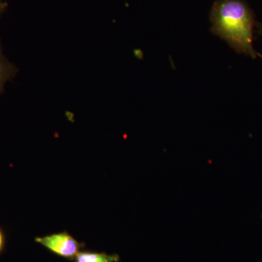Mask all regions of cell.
<instances>
[{
  "instance_id": "6da1fadb",
  "label": "cell",
  "mask_w": 262,
  "mask_h": 262,
  "mask_svg": "<svg viewBox=\"0 0 262 262\" xmlns=\"http://www.w3.org/2000/svg\"><path fill=\"white\" fill-rule=\"evenodd\" d=\"M211 32L239 54L261 56L253 48L256 16L245 0H216L210 13Z\"/></svg>"
},
{
  "instance_id": "7a4b0ae2",
  "label": "cell",
  "mask_w": 262,
  "mask_h": 262,
  "mask_svg": "<svg viewBox=\"0 0 262 262\" xmlns=\"http://www.w3.org/2000/svg\"><path fill=\"white\" fill-rule=\"evenodd\" d=\"M34 241L49 252L67 260L75 259L77 253L85 246L84 243L79 242L67 231L37 237Z\"/></svg>"
},
{
  "instance_id": "3957f363",
  "label": "cell",
  "mask_w": 262,
  "mask_h": 262,
  "mask_svg": "<svg viewBox=\"0 0 262 262\" xmlns=\"http://www.w3.org/2000/svg\"><path fill=\"white\" fill-rule=\"evenodd\" d=\"M120 256L117 254H108L106 252L94 251H81L75 258V262H119Z\"/></svg>"
},
{
  "instance_id": "277c9868",
  "label": "cell",
  "mask_w": 262,
  "mask_h": 262,
  "mask_svg": "<svg viewBox=\"0 0 262 262\" xmlns=\"http://www.w3.org/2000/svg\"><path fill=\"white\" fill-rule=\"evenodd\" d=\"M16 72L17 70L14 66L8 62L3 56L0 46V95L4 90L5 84L14 77Z\"/></svg>"
},
{
  "instance_id": "5b68a950",
  "label": "cell",
  "mask_w": 262,
  "mask_h": 262,
  "mask_svg": "<svg viewBox=\"0 0 262 262\" xmlns=\"http://www.w3.org/2000/svg\"><path fill=\"white\" fill-rule=\"evenodd\" d=\"M7 244V236L4 229L0 226V256L4 253Z\"/></svg>"
},
{
  "instance_id": "8992f818",
  "label": "cell",
  "mask_w": 262,
  "mask_h": 262,
  "mask_svg": "<svg viewBox=\"0 0 262 262\" xmlns=\"http://www.w3.org/2000/svg\"><path fill=\"white\" fill-rule=\"evenodd\" d=\"M255 32H256L258 35L262 36V22H256Z\"/></svg>"
},
{
  "instance_id": "52a82bcc",
  "label": "cell",
  "mask_w": 262,
  "mask_h": 262,
  "mask_svg": "<svg viewBox=\"0 0 262 262\" xmlns=\"http://www.w3.org/2000/svg\"><path fill=\"white\" fill-rule=\"evenodd\" d=\"M7 6H8V4H7V3H5L4 0H0V16L4 13Z\"/></svg>"
},
{
  "instance_id": "ba28073f",
  "label": "cell",
  "mask_w": 262,
  "mask_h": 262,
  "mask_svg": "<svg viewBox=\"0 0 262 262\" xmlns=\"http://www.w3.org/2000/svg\"><path fill=\"white\" fill-rule=\"evenodd\" d=\"M261 218H262V214H261Z\"/></svg>"
}]
</instances>
